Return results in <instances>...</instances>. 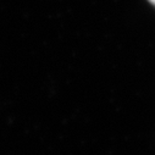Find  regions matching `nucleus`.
I'll use <instances>...</instances> for the list:
<instances>
[{"label":"nucleus","instance_id":"nucleus-1","mask_svg":"<svg viewBox=\"0 0 155 155\" xmlns=\"http://www.w3.org/2000/svg\"><path fill=\"white\" fill-rule=\"evenodd\" d=\"M149 2H150L151 4H154V5H155V0H149Z\"/></svg>","mask_w":155,"mask_h":155}]
</instances>
